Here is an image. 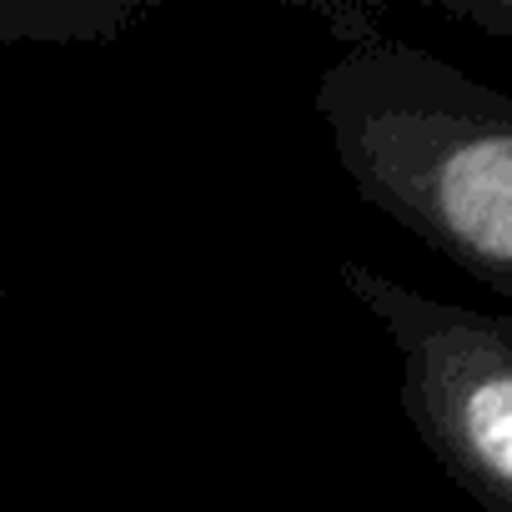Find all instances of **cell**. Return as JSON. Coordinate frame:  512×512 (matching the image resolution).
Wrapping results in <instances>:
<instances>
[{
    "instance_id": "5b68a950",
    "label": "cell",
    "mask_w": 512,
    "mask_h": 512,
    "mask_svg": "<svg viewBox=\"0 0 512 512\" xmlns=\"http://www.w3.org/2000/svg\"><path fill=\"white\" fill-rule=\"evenodd\" d=\"M0 302H6V287H0Z\"/></svg>"
},
{
    "instance_id": "7a4b0ae2",
    "label": "cell",
    "mask_w": 512,
    "mask_h": 512,
    "mask_svg": "<svg viewBox=\"0 0 512 512\" xmlns=\"http://www.w3.org/2000/svg\"><path fill=\"white\" fill-rule=\"evenodd\" d=\"M337 282L392 342L417 442L482 512H512V317L427 297L367 262H342Z\"/></svg>"
},
{
    "instance_id": "6da1fadb",
    "label": "cell",
    "mask_w": 512,
    "mask_h": 512,
    "mask_svg": "<svg viewBox=\"0 0 512 512\" xmlns=\"http://www.w3.org/2000/svg\"><path fill=\"white\" fill-rule=\"evenodd\" d=\"M342 176L512 307V96L427 46L362 31L317 81Z\"/></svg>"
},
{
    "instance_id": "3957f363",
    "label": "cell",
    "mask_w": 512,
    "mask_h": 512,
    "mask_svg": "<svg viewBox=\"0 0 512 512\" xmlns=\"http://www.w3.org/2000/svg\"><path fill=\"white\" fill-rule=\"evenodd\" d=\"M151 16L146 0H0L6 46H101Z\"/></svg>"
},
{
    "instance_id": "277c9868",
    "label": "cell",
    "mask_w": 512,
    "mask_h": 512,
    "mask_svg": "<svg viewBox=\"0 0 512 512\" xmlns=\"http://www.w3.org/2000/svg\"><path fill=\"white\" fill-rule=\"evenodd\" d=\"M442 16H452V21H462V26H477L482 36H492V41H507L512 46V0H442L437 6Z\"/></svg>"
}]
</instances>
